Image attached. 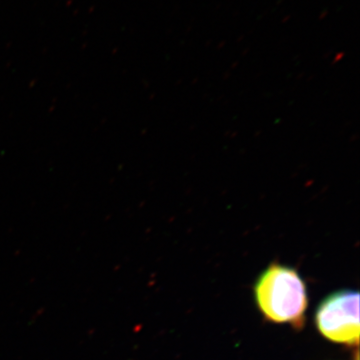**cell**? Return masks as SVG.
I'll use <instances>...</instances> for the list:
<instances>
[{
  "instance_id": "1",
  "label": "cell",
  "mask_w": 360,
  "mask_h": 360,
  "mask_svg": "<svg viewBox=\"0 0 360 360\" xmlns=\"http://www.w3.org/2000/svg\"><path fill=\"white\" fill-rule=\"evenodd\" d=\"M255 295L266 321L290 324L295 328L304 326L309 297L307 285L295 269L283 264L269 265L258 277Z\"/></svg>"
},
{
  "instance_id": "2",
  "label": "cell",
  "mask_w": 360,
  "mask_h": 360,
  "mask_svg": "<svg viewBox=\"0 0 360 360\" xmlns=\"http://www.w3.org/2000/svg\"><path fill=\"white\" fill-rule=\"evenodd\" d=\"M315 323L321 335L333 342L359 345V292L340 290L328 296L317 307Z\"/></svg>"
}]
</instances>
